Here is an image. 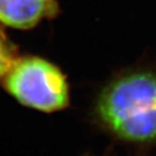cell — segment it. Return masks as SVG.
<instances>
[{
  "instance_id": "6da1fadb",
  "label": "cell",
  "mask_w": 156,
  "mask_h": 156,
  "mask_svg": "<svg viewBox=\"0 0 156 156\" xmlns=\"http://www.w3.org/2000/svg\"><path fill=\"white\" fill-rule=\"evenodd\" d=\"M95 113L101 123L129 142L156 140V74L135 72L119 77L99 93Z\"/></svg>"
},
{
  "instance_id": "7a4b0ae2",
  "label": "cell",
  "mask_w": 156,
  "mask_h": 156,
  "mask_svg": "<svg viewBox=\"0 0 156 156\" xmlns=\"http://www.w3.org/2000/svg\"><path fill=\"white\" fill-rule=\"evenodd\" d=\"M2 85L20 104L44 113L65 110L70 102L65 74L38 56L17 57L2 78Z\"/></svg>"
},
{
  "instance_id": "3957f363",
  "label": "cell",
  "mask_w": 156,
  "mask_h": 156,
  "mask_svg": "<svg viewBox=\"0 0 156 156\" xmlns=\"http://www.w3.org/2000/svg\"><path fill=\"white\" fill-rule=\"evenodd\" d=\"M58 12L56 0H0V23L12 29H34Z\"/></svg>"
},
{
  "instance_id": "277c9868",
  "label": "cell",
  "mask_w": 156,
  "mask_h": 156,
  "mask_svg": "<svg viewBox=\"0 0 156 156\" xmlns=\"http://www.w3.org/2000/svg\"><path fill=\"white\" fill-rule=\"evenodd\" d=\"M16 59V49L0 30V79L4 77Z\"/></svg>"
}]
</instances>
